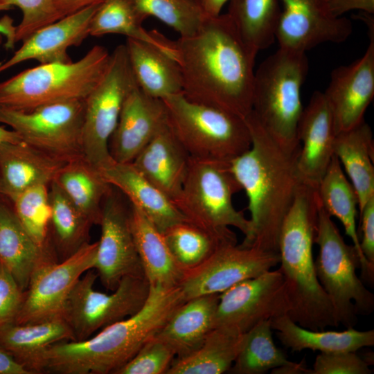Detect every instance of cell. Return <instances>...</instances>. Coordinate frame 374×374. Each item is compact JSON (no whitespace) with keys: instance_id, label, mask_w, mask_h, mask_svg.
Wrapping results in <instances>:
<instances>
[{"instance_id":"obj_1","label":"cell","mask_w":374,"mask_h":374,"mask_svg":"<svg viewBox=\"0 0 374 374\" xmlns=\"http://www.w3.org/2000/svg\"><path fill=\"white\" fill-rule=\"evenodd\" d=\"M175 44L186 98L244 118L251 113L257 53L244 43L227 13L206 17L194 34Z\"/></svg>"},{"instance_id":"obj_2","label":"cell","mask_w":374,"mask_h":374,"mask_svg":"<svg viewBox=\"0 0 374 374\" xmlns=\"http://www.w3.org/2000/svg\"><path fill=\"white\" fill-rule=\"evenodd\" d=\"M251 145L229 162L248 199L251 232L243 247L278 253L282 224L302 184L296 168L299 149L280 145L254 114L245 118Z\"/></svg>"},{"instance_id":"obj_3","label":"cell","mask_w":374,"mask_h":374,"mask_svg":"<svg viewBox=\"0 0 374 374\" xmlns=\"http://www.w3.org/2000/svg\"><path fill=\"white\" fill-rule=\"evenodd\" d=\"M185 301L179 286L150 285L145 303L134 315L86 339L62 341L49 346L39 359L38 373L114 374Z\"/></svg>"},{"instance_id":"obj_4","label":"cell","mask_w":374,"mask_h":374,"mask_svg":"<svg viewBox=\"0 0 374 374\" xmlns=\"http://www.w3.org/2000/svg\"><path fill=\"white\" fill-rule=\"evenodd\" d=\"M319 201L317 189L301 184L281 226L278 253L290 310L299 326L323 330L339 326L330 301L316 274L314 243Z\"/></svg>"},{"instance_id":"obj_5","label":"cell","mask_w":374,"mask_h":374,"mask_svg":"<svg viewBox=\"0 0 374 374\" xmlns=\"http://www.w3.org/2000/svg\"><path fill=\"white\" fill-rule=\"evenodd\" d=\"M111 54L96 45L75 62L40 64L0 82V107L29 111L84 100L104 75Z\"/></svg>"},{"instance_id":"obj_6","label":"cell","mask_w":374,"mask_h":374,"mask_svg":"<svg viewBox=\"0 0 374 374\" xmlns=\"http://www.w3.org/2000/svg\"><path fill=\"white\" fill-rule=\"evenodd\" d=\"M308 71L305 52L279 48L254 73L251 112L276 141L291 152L300 148L301 91Z\"/></svg>"},{"instance_id":"obj_7","label":"cell","mask_w":374,"mask_h":374,"mask_svg":"<svg viewBox=\"0 0 374 374\" xmlns=\"http://www.w3.org/2000/svg\"><path fill=\"white\" fill-rule=\"evenodd\" d=\"M163 100L168 127L191 158L230 162L251 147L245 118L190 101L183 93Z\"/></svg>"},{"instance_id":"obj_8","label":"cell","mask_w":374,"mask_h":374,"mask_svg":"<svg viewBox=\"0 0 374 374\" xmlns=\"http://www.w3.org/2000/svg\"><path fill=\"white\" fill-rule=\"evenodd\" d=\"M314 243L319 246L314 260L317 276L330 301L337 321L346 328L353 327L358 314L368 315L373 311L374 295L357 274L360 262L354 246L344 241L319 202Z\"/></svg>"},{"instance_id":"obj_9","label":"cell","mask_w":374,"mask_h":374,"mask_svg":"<svg viewBox=\"0 0 374 374\" xmlns=\"http://www.w3.org/2000/svg\"><path fill=\"white\" fill-rule=\"evenodd\" d=\"M242 187L229 162L190 157L182 189L175 204L190 222L214 233L240 230L247 238L251 222L233 206Z\"/></svg>"},{"instance_id":"obj_10","label":"cell","mask_w":374,"mask_h":374,"mask_svg":"<svg viewBox=\"0 0 374 374\" xmlns=\"http://www.w3.org/2000/svg\"><path fill=\"white\" fill-rule=\"evenodd\" d=\"M98 277L93 269L88 270L68 296L63 319L75 341L86 339L105 327L134 315L149 296L150 285L145 276L124 277L110 294L95 290Z\"/></svg>"},{"instance_id":"obj_11","label":"cell","mask_w":374,"mask_h":374,"mask_svg":"<svg viewBox=\"0 0 374 374\" xmlns=\"http://www.w3.org/2000/svg\"><path fill=\"white\" fill-rule=\"evenodd\" d=\"M136 84L125 44L118 45L102 79L84 100L82 157L98 169L113 160L109 142L123 103Z\"/></svg>"},{"instance_id":"obj_12","label":"cell","mask_w":374,"mask_h":374,"mask_svg":"<svg viewBox=\"0 0 374 374\" xmlns=\"http://www.w3.org/2000/svg\"><path fill=\"white\" fill-rule=\"evenodd\" d=\"M84 100L53 103L26 112L0 107V123L9 126L27 144L67 163L83 157Z\"/></svg>"},{"instance_id":"obj_13","label":"cell","mask_w":374,"mask_h":374,"mask_svg":"<svg viewBox=\"0 0 374 374\" xmlns=\"http://www.w3.org/2000/svg\"><path fill=\"white\" fill-rule=\"evenodd\" d=\"M98 242H89L69 257L43 260L35 269L13 323H34L63 319L68 296L78 280L94 268Z\"/></svg>"},{"instance_id":"obj_14","label":"cell","mask_w":374,"mask_h":374,"mask_svg":"<svg viewBox=\"0 0 374 374\" xmlns=\"http://www.w3.org/2000/svg\"><path fill=\"white\" fill-rule=\"evenodd\" d=\"M285 280L278 269L244 280L220 294L215 328L246 333L258 323L287 314Z\"/></svg>"},{"instance_id":"obj_15","label":"cell","mask_w":374,"mask_h":374,"mask_svg":"<svg viewBox=\"0 0 374 374\" xmlns=\"http://www.w3.org/2000/svg\"><path fill=\"white\" fill-rule=\"evenodd\" d=\"M116 188L105 197L95 265L102 285L114 290L122 278L144 276L131 227V204Z\"/></svg>"},{"instance_id":"obj_16","label":"cell","mask_w":374,"mask_h":374,"mask_svg":"<svg viewBox=\"0 0 374 374\" xmlns=\"http://www.w3.org/2000/svg\"><path fill=\"white\" fill-rule=\"evenodd\" d=\"M279 261L278 253L226 244L200 265L185 271L177 286L186 301L205 294H221L240 281L271 270Z\"/></svg>"},{"instance_id":"obj_17","label":"cell","mask_w":374,"mask_h":374,"mask_svg":"<svg viewBox=\"0 0 374 374\" xmlns=\"http://www.w3.org/2000/svg\"><path fill=\"white\" fill-rule=\"evenodd\" d=\"M281 12L276 33L279 48L305 52L326 42L341 43L352 33L345 17H334L322 0H279Z\"/></svg>"},{"instance_id":"obj_18","label":"cell","mask_w":374,"mask_h":374,"mask_svg":"<svg viewBox=\"0 0 374 374\" xmlns=\"http://www.w3.org/2000/svg\"><path fill=\"white\" fill-rule=\"evenodd\" d=\"M374 34L364 54L346 66L335 69L323 93L332 112L337 133L364 121L374 96Z\"/></svg>"},{"instance_id":"obj_19","label":"cell","mask_w":374,"mask_h":374,"mask_svg":"<svg viewBox=\"0 0 374 374\" xmlns=\"http://www.w3.org/2000/svg\"><path fill=\"white\" fill-rule=\"evenodd\" d=\"M336 134L327 100L322 92L316 91L303 108L297 130L300 148L296 168L303 184L317 188L334 156Z\"/></svg>"},{"instance_id":"obj_20","label":"cell","mask_w":374,"mask_h":374,"mask_svg":"<svg viewBox=\"0 0 374 374\" xmlns=\"http://www.w3.org/2000/svg\"><path fill=\"white\" fill-rule=\"evenodd\" d=\"M167 125L163 100L147 95L135 85L123 103L109 142L112 158L118 163H132Z\"/></svg>"},{"instance_id":"obj_21","label":"cell","mask_w":374,"mask_h":374,"mask_svg":"<svg viewBox=\"0 0 374 374\" xmlns=\"http://www.w3.org/2000/svg\"><path fill=\"white\" fill-rule=\"evenodd\" d=\"M100 3L37 30L22 42L10 58L0 64V73L27 60H36L39 64L71 62L67 51L70 47L80 46L89 35L91 19Z\"/></svg>"},{"instance_id":"obj_22","label":"cell","mask_w":374,"mask_h":374,"mask_svg":"<svg viewBox=\"0 0 374 374\" xmlns=\"http://www.w3.org/2000/svg\"><path fill=\"white\" fill-rule=\"evenodd\" d=\"M105 179L118 189L161 232L188 220L175 203L140 173L132 163L114 159L99 169Z\"/></svg>"},{"instance_id":"obj_23","label":"cell","mask_w":374,"mask_h":374,"mask_svg":"<svg viewBox=\"0 0 374 374\" xmlns=\"http://www.w3.org/2000/svg\"><path fill=\"white\" fill-rule=\"evenodd\" d=\"M66 162L23 141L0 145V195L12 201L21 193L49 186Z\"/></svg>"},{"instance_id":"obj_24","label":"cell","mask_w":374,"mask_h":374,"mask_svg":"<svg viewBox=\"0 0 374 374\" xmlns=\"http://www.w3.org/2000/svg\"><path fill=\"white\" fill-rule=\"evenodd\" d=\"M190 160V155L167 125L132 163L175 203L180 195Z\"/></svg>"},{"instance_id":"obj_25","label":"cell","mask_w":374,"mask_h":374,"mask_svg":"<svg viewBox=\"0 0 374 374\" xmlns=\"http://www.w3.org/2000/svg\"><path fill=\"white\" fill-rule=\"evenodd\" d=\"M220 294H205L185 301L172 314L154 337L168 345L175 357L197 348L215 328Z\"/></svg>"},{"instance_id":"obj_26","label":"cell","mask_w":374,"mask_h":374,"mask_svg":"<svg viewBox=\"0 0 374 374\" xmlns=\"http://www.w3.org/2000/svg\"><path fill=\"white\" fill-rule=\"evenodd\" d=\"M55 250H44L32 240L16 216L12 202L0 195V264L24 291L37 266L55 256Z\"/></svg>"},{"instance_id":"obj_27","label":"cell","mask_w":374,"mask_h":374,"mask_svg":"<svg viewBox=\"0 0 374 374\" xmlns=\"http://www.w3.org/2000/svg\"><path fill=\"white\" fill-rule=\"evenodd\" d=\"M317 193L322 208L330 216L339 220L346 234L351 239L359 258L362 278L373 284L374 267L368 262L361 251L356 227L357 196L335 154L317 186Z\"/></svg>"},{"instance_id":"obj_28","label":"cell","mask_w":374,"mask_h":374,"mask_svg":"<svg viewBox=\"0 0 374 374\" xmlns=\"http://www.w3.org/2000/svg\"><path fill=\"white\" fill-rule=\"evenodd\" d=\"M125 46L138 87L159 99L183 93V80L176 60L144 42L127 38Z\"/></svg>"},{"instance_id":"obj_29","label":"cell","mask_w":374,"mask_h":374,"mask_svg":"<svg viewBox=\"0 0 374 374\" xmlns=\"http://www.w3.org/2000/svg\"><path fill=\"white\" fill-rule=\"evenodd\" d=\"M334 154L355 190L360 211L374 197V141L372 130L365 121L337 133Z\"/></svg>"},{"instance_id":"obj_30","label":"cell","mask_w":374,"mask_h":374,"mask_svg":"<svg viewBox=\"0 0 374 374\" xmlns=\"http://www.w3.org/2000/svg\"><path fill=\"white\" fill-rule=\"evenodd\" d=\"M130 222L143 274L150 285L177 286L184 271L174 259L163 233L132 204Z\"/></svg>"},{"instance_id":"obj_31","label":"cell","mask_w":374,"mask_h":374,"mask_svg":"<svg viewBox=\"0 0 374 374\" xmlns=\"http://www.w3.org/2000/svg\"><path fill=\"white\" fill-rule=\"evenodd\" d=\"M73 332L63 319L17 324L0 328V346L31 374L37 373L39 359L51 345L73 340Z\"/></svg>"},{"instance_id":"obj_32","label":"cell","mask_w":374,"mask_h":374,"mask_svg":"<svg viewBox=\"0 0 374 374\" xmlns=\"http://www.w3.org/2000/svg\"><path fill=\"white\" fill-rule=\"evenodd\" d=\"M147 18L133 0H103L91 19L89 35H123L153 45L177 60L175 41L155 30H147L143 26Z\"/></svg>"},{"instance_id":"obj_33","label":"cell","mask_w":374,"mask_h":374,"mask_svg":"<svg viewBox=\"0 0 374 374\" xmlns=\"http://www.w3.org/2000/svg\"><path fill=\"white\" fill-rule=\"evenodd\" d=\"M271 326L282 344L292 351L356 352L374 345L373 330L359 331L350 327L341 332L312 330L299 326L287 314L271 319Z\"/></svg>"},{"instance_id":"obj_34","label":"cell","mask_w":374,"mask_h":374,"mask_svg":"<svg viewBox=\"0 0 374 374\" xmlns=\"http://www.w3.org/2000/svg\"><path fill=\"white\" fill-rule=\"evenodd\" d=\"M244 338V333L215 327L197 348L175 357L166 374H222L229 371Z\"/></svg>"},{"instance_id":"obj_35","label":"cell","mask_w":374,"mask_h":374,"mask_svg":"<svg viewBox=\"0 0 374 374\" xmlns=\"http://www.w3.org/2000/svg\"><path fill=\"white\" fill-rule=\"evenodd\" d=\"M54 181L93 224L99 225L104 199L112 186L84 157L67 162Z\"/></svg>"},{"instance_id":"obj_36","label":"cell","mask_w":374,"mask_h":374,"mask_svg":"<svg viewBox=\"0 0 374 374\" xmlns=\"http://www.w3.org/2000/svg\"><path fill=\"white\" fill-rule=\"evenodd\" d=\"M174 259L185 271L200 265L219 248L237 244L231 230L214 233L188 220L175 224L162 233Z\"/></svg>"},{"instance_id":"obj_37","label":"cell","mask_w":374,"mask_h":374,"mask_svg":"<svg viewBox=\"0 0 374 374\" xmlns=\"http://www.w3.org/2000/svg\"><path fill=\"white\" fill-rule=\"evenodd\" d=\"M228 15L253 51L267 48L276 40L281 12L279 0H229Z\"/></svg>"},{"instance_id":"obj_38","label":"cell","mask_w":374,"mask_h":374,"mask_svg":"<svg viewBox=\"0 0 374 374\" xmlns=\"http://www.w3.org/2000/svg\"><path fill=\"white\" fill-rule=\"evenodd\" d=\"M53 247L63 260L89 242L93 224L53 181L48 187Z\"/></svg>"},{"instance_id":"obj_39","label":"cell","mask_w":374,"mask_h":374,"mask_svg":"<svg viewBox=\"0 0 374 374\" xmlns=\"http://www.w3.org/2000/svg\"><path fill=\"white\" fill-rule=\"evenodd\" d=\"M271 320H263L244 333L242 348L229 370L235 374H262L290 362L274 341Z\"/></svg>"},{"instance_id":"obj_40","label":"cell","mask_w":374,"mask_h":374,"mask_svg":"<svg viewBox=\"0 0 374 374\" xmlns=\"http://www.w3.org/2000/svg\"><path fill=\"white\" fill-rule=\"evenodd\" d=\"M49 186L29 188L12 201L16 216L32 240L44 250L54 249L50 238L51 206Z\"/></svg>"},{"instance_id":"obj_41","label":"cell","mask_w":374,"mask_h":374,"mask_svg":"<svg viewBox=\"0 0 374 374\" xmlns=\"http://www.w3.org/2000/svg\"><path fill=\"white\" fill-rule=\"evenodd\" d=\"M147 17H154L178 33L194 34L206 18L198 0H133Z\"/></svg>"},{"instance_id":"obj_42","label":"cell","mask_w":374,"mask_h":374,"mask_svg":"<svg viewBox=\"0 0 374 374\" xmlns=\"http://www.w3.org/2000/svg\"><path fill=\"white\" fill-rule=\"evenodd\" d=\"M175 358L172 350L154 337L114 374H166Z\"/></svg>"},{"instance_id":"obj_43","label":"cell","mask_w":374,"mask_h":374,"mask_svg":"<svg viewBox=\"0 0 374 374\" xmlns=\"http://www.w3.org/2000/svg\"><path fill=\"white\" fill-rule=\"evenodd\" d=\"M10 8L17 7L22 19L17 26L15 42H23L39 28L58 20L53 0H0Z\"/></svg>"},{"instance_id":"obj_44","label":"cell","mask_w":374,"mask_h":374,"mask_svg":"<svg viewBox=\"0 0 374 374\" xmlns=\"http://www.w3.org/2000/svg\"><path fill=\"white\" fill-rule=\"evenodd\" d=\"M366 361L353 351L321 353L311 369V374H371Z\"/></svg>"},{"instance_id":"obj_45","label":"cell","mask_w":374,"mask_h":374,"mask_svg":"<svg viewBox=\"0 0 374 374\" xmlns=\"http://www.w3.org/2000/svg\"><path fill=\"white\" fill-rule=\"evenodd\" d=\"M24 291L0 264V328L13 323L21 308Z\"/></svg>"},{"instance_id":"obj_46","label":"cell","mask_w":374,"mask_h":374,"mask_svg":"<svg viewBox=\"0 0 374 374\" xmlns=\"http://www.w3.org/2000/svg\"><path fill=\"white\" fill-rule=\"evenodd\" d=\"M361 251L368 262L374 267V197L360 211Z\"/></svg>"},{"instance_id":"obj_47","label":"cell","mask_w":374,"mask_h":374,"mask_svg":"<svg viewBox=\"0 0 374 374\" xmlns=\"http://www.w3.org/2000/svg\"><path fill=\"white\" fill-rule=\"evenodd\" d=\"M322 1L328 12L337 18L353 10H359L371 15L374 13V0H322Z\"/></svg>"},{"instance_id":"obj_48","label":"cell","mask_w":374,"mask_h":374,"mask_svg":"<svg viewBox=\"0 0 374 374\" xmlns=\"http://www.w3.org/2000/svg\"><path fill=\"white\" fill-rule=\"evenodd\" d=\"M10 8L0 3V11L10 10ZM17 26L14 25L13 19L9 15H4L0 19V45L2 43L3 37L6 39L5 47L6 49H12L15 47V35Z\"/></svg>"},{"instance_id":"obj_49","label":"cell","mask_w":374,"mask_h":374,"mask_svg":"<svg viewBox=\"0 0 374 374\" xmlns=\"http://www.w3.org/2000/svg\"><path fill=\"white\" fill-rule=\"evenodd\" d=\"M103 0H53L58 19L74 13L89 6L100 3Z\"/></svg>"},{"instance_id":"obj_50","label":"cell","mask_w":374,"mask_h":374,"mask_svg":"<svg viewBox=\"0 0 374 374\" xmlns=\"http://www.w3.org/2000/svg\"><path fill=\"white\" fill-rule=\"evenodd\" d=\"M0 374H31L0 346Z\"/></svg>"},{"instance_id":"obj_51","label":"cell","mask_w":374,"mask_h":374,"mask_svg":"<svg viewBox=\"0 0 374 374\" xmlns=\"http://www.w3.org/2000/svg\"><path fill=\"white\" fill-rule=\"evenodd\" d=\"M272 371V373L276 374H311V369H308L304 362L295 363L290 362L284 366L276 368Z\"/></svg>"},{"instance_id":"obj_52","label":"cell","mask_w":374,"mask_h":374,"mask_svg":"<svg viewBox=\"0 0 374 374\" xmlns=\"http://www.w3.org/2000/svg\"><path fill=\"white\" fill-rule=\"evenodd\" d=\"M206 17H215L221 14L224 4L229 0H198Z\"/></svg>"},{"instance_id":"obj_53","label":"cell","mask_w":374,"mask_h":374,"mask_svg":"<svg viewBox=\"0 0 374 374\" xmlns=\"http://www.w3.org/2000/svg\"><path fill=\"white\" fill-rule=\"evenodd\" d=\"M19 134L12 130H7L0 126V145L5 143H15L21 141Z\"/></svg>"}]
</instances>
